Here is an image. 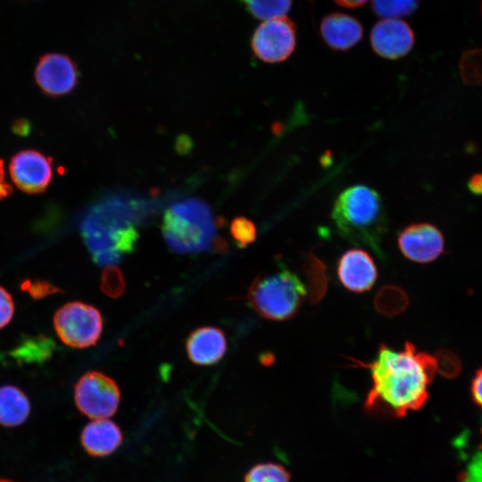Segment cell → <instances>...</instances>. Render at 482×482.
Wrapping results in <instances>:
<instances>
[{
	"mask_svg": "<svg viewBox=\"0 0 482 482\" xmlns=\"http://www.w3.org/2000/svg\"><path fill=\"white\" fill-rule=\"evenodd\" d=\"M290 472L281 464L262 462L253 465L245 475L244 482H290Z\"/></svg>",
	"mask_w": 482,
	"mask_h": 482,
	"instance_id": "obj_21",
	"label": "cell"
},
{
	"mask_svg": "<svg viewBox=\"0 0 482 482\" xmlns=\"http://www.w3.org/2000/svg\"><path fill=\"white\" fill-rule=\"evenodd\" d=\"M337 274L341 284L353 293L369 291L378 278L373 258L364 250L353 248L338 259Z\"/></svg>",
	"mask_w": 482,
	"mask_h": 482,
	"instance_id": "obj_13",
	"label": "cell"
},
{
	"mask_svg": "<svg viewBox=\"0 0 482 482\" xmlns=\"http://www.w3.org/2000/svg\"><path fill=\"white\" fill-rule=\"evenodd\" d=\"M224 332L216 327H201L192 331L187 338L188 359L197 365H212L219 362L227 351Z\"/></svg>",
	"mask_w": 482,
	"mask_h": 482,
	"instance_id": "obj_14",
	"label": "cell"
},
{
	"mask_svg": "<svg viewBox=\"0 0 482 482\" xmlns=\"http://www.w3.org/2000/svg\"><path fill=\"white\" fill-rule=\"evenodd\" d=\"M54 326L62 343L74 348H86L96 345L100 338L103 317L90 304L71 302L57 310Z\"/></svg>",
	"mask_w": 482,
	"mask_h": 482,
	"instance_id": "obj_6",
	"label": "cell"
},
{
	"mask_svg": "<svg viewBox=\"0 0 482 482\" xmlns=\"http://www.w3.org/2000/svg\"><path fill=\"white\" fill-rule=\"evenodd\" d=\"M153 208L150 201L129 194L108 195L88 208L79 231L95 263H119L122 255L116 250V237L124 229L144 222Z\"/></svg>",
	"mask_w": 482,
	"mask_h": 482,
	"instance_id": "obj_2",
	"label": "cell"
},
{
	"mask_svg": "<svg viewBox=\"0 0 482 482\" xmlns=\"http://www.w3.org/2000/svg\"><path fill=\"white\" fill-rule=\"evenodd\" d=\"M12 192V187L4 179V162L0 160V199L7 197Z\"/></svg>",
	"mask_w": 482,
	"mask_h": 482,
	"instance_id": "obj_29",
	"label": "cell"
},
{
	"mask_svg": "<svg viewBox=\"0 0 482 482\" xmlns=\"http://www.w3.org/2000/svg\"><path fill=\"white\" fill-rule=\"evenodd\" d=\"M241 1L249 13L262 21L285 17L292 6V0Z\"/></svg>",
	"mask_w": 482,
	"mask_h": 482,
	"instance_id": "obj_20",
	"label": "cell"
},
{
	"mask_svg": "<svg viewBox=\"0 0 482 482\" xmlns=\"http://www.w3.org/2000/svg\"><path fill=\"white\" fill-rule=\"evenodd\" d=\"M295 26L287 16L263 21L254 30L251 47L254 55L268 63L286 60L294 52Z\"/></svg>",
	"mask_w": 482,
	"mask_h": 482,
	"instance_id": "obj_8",
	"label": "cell"
},
{
	"mask_svg": "<svg viewBox=\"0 0 482 482\" xmlns=\"http://www.w3.org/2000/svg\"><path fill=\"white\" fill-rule=\"evenodd\" d=\"M397 245L407 259L417 263H428L442 254L445 240L436 226L419 222L405 227L399 233Z\"/></svg>",
	"mask_w": 482,
	"mask_h": 482,
	"instance_id": "obj_11",
	"label": "cell"
},
{
	"mask_svg": "<svg viewBox=\"0 0 482 482\" xmlns=\"http://www.w3.org/2000/svg\"><path fill=\"white\" fill-rule=\"evenodd\" d=\"M13 312L14 304L11 295L0 287V329L11 321Z\"/></svg>",
	"mask_w": 482,
	"mask_h": 482,
	"instance_id": "obj_26",
	"label": "cell"
},
{
	"mask_svg": "<svg viewBox=\"0 0 482 482\" xmlns=\"http://www.w3.org/2000/svg\"><path fill=\"white\" fill-rule=\"evenodd\" d=\"M9 171L20 190L27 194L42 193L52 180V159L37 150H23L12 158Z\"/></svg>",
	"mask_w": 482,
	"mask_h": 482,
	"instance_id": "obj_10",
	"label": "cell"
},
{
	"mask_svg": "<svg viewBox=\"0 0 482 482\" xmlns=\"http://www.w3.org/2000/svg\"><path fill=\"white\" fill-rule=\"evenodd\" d=\"M307 296L303 281L283 263L269 274L257 276L246 299L262 318L281 321L295 316Z\"/></svg>",
	"mask_w": 482,
	"mask_h": 482,
	"instance_id": "obj_5",
	"label": "cell"
},
{
	"mask_svg": "<svg viewBox=\"0 0 482 482\" xmlns=\"http://www.w3.org/2000/svg\"><path fill=\"white\" fill-rule=\"evenodd\" d=\"M303 270L306 277V290L312 303H319L328 289V277L324 263L315 255L307 256Z\"/></svg>",
	"mask_w": 482,
	"mask_h": 482,
	"instance_id": "obj_18",
	"label": "cell"
},
{
	"mask_svg": "<svg viewBox=\"0 0 482 482\" xmlns=\"http://www.w3.org/2000/svg\"><path fill=\"white\" fill-rule=\"evenodd\" d=\"M436 357V356H435ZM437 363V371L445 377H453L457 374V359L451 353L439 351L436 357Z\"/></svg>",
	"mask_w": 482,
	"mask_h": 482,
	"instance_id": "obj_25",
	"label": "cell"
},
{
	"mask_svg": "<svg viewBox=\"0 0 482 482\" xmlns=\"http://www.w3.org/2000/svg\"><path fill=\"white\" fill-rule=\"evenodd\" d=\"M368 0H335L337 4L346 8H357L363 5Z\"/></svg>",
	"mask_w": 482,
	"mask_h": 482,
	"instance_id": "obj_31",
	"label": "cell"
},
{
	"mask_svg": "<svg viewBox=\"0 0 482 482\" xmlns=\"http://www.w3.org/2000/svg\"><path fill=\"white\" fill-rule=\"evenodd\" d=\"M0 482H13V481L9 480V479L0 478Z\"/></svg>",
	"mask_w": 482,
	"mask_h": 482,
	"instance_id": "obj_32",
	"label": "cell"
},
{
	"mask_svg": "<svg viewBox=\"0 0 482 482\" xmlns=\"http://www.w3.org/2000/svg\"><path fill=\"white\" fill-rule=\"evenodd\" d=\"M370 45L379 56L395 60L411 51L414 34L411 27L400 19H383L371 29Z\"/></svg>",
	"mask_w": 482,
	"mask_h": 482,
	"instance_id": "obj_12",
	"label": "cell"
},
{
	"mask_svg": "<svg viewBox=\"0 0 482 482\" xmlns=\"http://www.w3.org/2000/svg\"><path fill=\"white\" fill-rule=\"evenodd\" d=\"M122 441L120 428L107 419H98L87 423L80 435L81 445L94 457L112 454L120 446Z\"/></svg>",
	"mask_w": 482,
	"mask_h": 482,
	"instance_id": "obj_15",
	"label": "cell"
},
{
	"mask_svg": "<svg viewBox=\"0 0 482 482\" xmlns=\"http://www.w3.org/2000/svg\"><path fill=\"white\" fill-rule=\"evenodd\" d=\"M331 218L344 238L382 254L380 244L387 229V219L376 190L365 185L346 187L335 200Z\"/></svg>",
	"mask_w": 482,
	"mask_h": 482,
	"instance_id": "obj_3",
	"label": "cell"
},
{
	"mask_svg": "<svg viewBox=\"0 0 482 482\" xmlns=\"http://www.w3.org/2000/svg\"><path fill=\"white\" fill-rule=\"evenodd\" d=\"M23 287H26L29 294L35 298L45 296L46 295L57 290L53 286L45 282L30 283L27 281Z\"/></svg>",
	"mask_w": 482,
	"mask_h": 482,
	"instance_id": "obj_27",
	"label": "cell"
},
{
	"mask_svg": "<svg viewBox=\"0 0 482 482\" xmlns=\"http://www.w3.org/2000/svg\"><path fill=\"white\" fill-rule=\"evenodd\" d=\"M74 400L85 416L94 420L107 419L119 408L120 391L116 382L107 375L89 371L76 383Z\"/></svg>",
	"mask_w": 482,
	"mask_h": 482,
	"instance_id": "obj_7",
	"label": "cell"
},
{
	"mask_svg": "<svg viewBox=\"0 0 482 482\" xmlns=\"http://www.w3.org/2000/svg\"><path fill=\"white\" fill-rule=\"evenodd\" d=\"M100 288L111 298L120 297L125 291L126 282L120 270L114 266H106L101 276Z\"/></svg>",
	"mask_w": 482,
	"mask_h": 482,
	"instance_id": "obj_23",
	"label": "cell"
},
{
	"mask_svg": "<svg viewBox=\"0 0 482 482\" xmlns=\"http://www.w3.org/2000/svg\"><path fill=\"white\" fill-rule=\"evenodd\" d=\"M469 188L475 195H482V174L478 173L473 175L469 181Z\"/></svg>",
	"mask_w": 482,
	"mask_h": 482,
	"instance_id": "obj_30",
	"label": "cell"
},
{
	"mask_svg": "<svg viewBox=\"0 0 482 482\" xmlns=\"http://www.w3.org/2000/svg\"><path fill=\"white\" fill-rule=\"evenodd\" d=\"M349 360L371 375L364 410L384 417L402 418L420 409L428 399V386L437 371L436 357L418 352L411 342H405L402 350L381 344L370 362Z\"/></svg>",
	"mask_w": 482,
	"mask_h": 482,
	"instance_id": "obj_1",
	"label": "cell"
},
{
	"mask_svg": "<svg viewBox=\"0 0 482 482\" xmlns=\"http://www.w3.org/2000/svg\"><path fill=\"white\" fill-rule=\"evenodd\" d=\"M229 231L231 237L240 248H244L253 243L257 236L255 224L251 220L243 216L237 217L232 220Z\"/></svg>",
	"mask_w": 482,
	"mask_h": 482,
	"instance_id": "obj_24",
	"label": "cell"
},
{
	"mask_svg": "<svg viewBox=\"0 0 482 482\" xmlns=\"http://www.w3.org/2000/svg\"><path fill=\"white\" fill-rule=\"evenodd\" d=\"M419 0H371L373 12L383 19H399L411 14Z\"/></svg>",
	"mask_w": 482,
	"mask_h": 482,
	"instance_id": "obj_22",
	"label": "cell"
},
{
	"mask_svg": "<svg viewBox=\"0 0 482 482\" xmlns=\"http://www.w3.org/2000/svg\"><path fill=\"white\" fill-rule=\"evenodd\" d=\"M162 230L170 249L178 253L223 249L210 207L197 198L176 203L167 209Z\"/></svg>",
	"mask_w": 482,
	"mask_h": 482,
	"instance_id": "obj_4",
	"label": "cell"
},
{
	"mask_svg": "<svg viewBox=\"0 0 482 482\" xmlns=\"http://www.w3.org/2000/svg\"><path fill=\"white\" fill-rule=\"evenodd\" d=\"M35 79L45 94L59 96L70 93L76 87L79 70L70 56L48 53L39 58L35 69Z\"/></svg>",
	"mask_w": 482,
	"mask_h": 482,
	"instance_id": "obj_9",
	"label": "cell"
},
{
	"mask_svg": "<svg viewBox=\"0 0 482 482\" xmlns=\"http://www.w3.org/2000/svg\"><path fill=\"white\" fill-rule=\"evenodd\" d=\"M29 411V401L21 389L11 385L0 387V425L19 426L27 420Z\"/></svg>",
	"mask_w": 482,
	"mask_h": 482,
	"instance_id": "obj_17",
	"label": "cell"
},
{
	"mask_svg": "<svg viewBox=\"0 0 482 482\" xmlns=\"http://www.w3.org/2000/svg\"><path fill=\"white\" fill-rule=\"evenodd\" d=\"M474 401L482 407V369L477 371L471 385Z\"/></svg>",
	"mask_w": 482,
	"mask_h": 482,
	"instance_id": "obj_28",
	"label": "cell"
},
{
	"mask_svg": "<svg viewBox=\"0 0 482 482\" xmlns=\"http://www.w3.org/2000/svg\"><path fill=\"white\" fill-rule=\"evenodd\" d=\"M373 303L378 313L393 317L404 312L409 304V297L400 287L386 285L378 289Z\"/></svg>",
	"mask_w": 482,
	"mask_h": 482,
	"instance_id": "obj_19",
	"label": "cell"
},
{
	"mask_svg": "<svg viewBox=\"0 0 482 482\" xmlns=\"http://www.w3.org/2000/svg\"><path fill=\"white\" fill-rule=\"evenodd\" d=\"M326 44L332 49L345 51L358 44L362 37V26L355 18L341 12L325 16L320 27Z\"/></svg>",
	"mask_w": 482,
	"mask_h": 482,
	"instance_id": "obj_16",
	"label": "cell"
}]
</instances>
